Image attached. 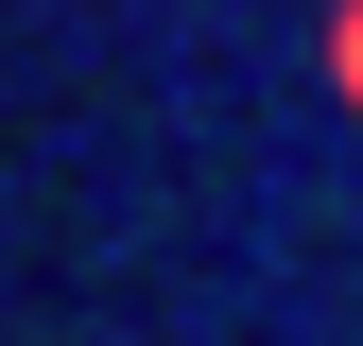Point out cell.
<instances>
[{
	"label": "cell",
	"mask_w": 363,
	"mask_h": 346,
	"mask_svg": "<svg viewBox=\"0 0 363 346\" xmlns=\"http://www.w3.org/2000/svg\"><path fill=\"white\" fill-rule=\"evenodd\" d=\"M346 69H363V18H346Z\"/></svg>",
	"instance_id": "1"
}]
</instances>
